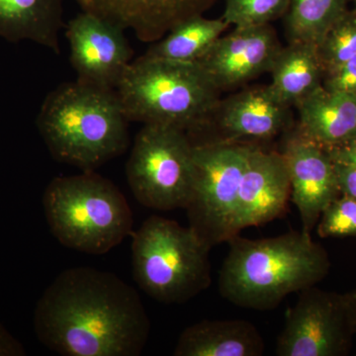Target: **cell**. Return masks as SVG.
Listing matches in <instances>:
<instances>
[{
	"mask_svg": "<svg viewBox=\"0 0 356 356\" xmlns=\"http://www.w3.org/2000/svg\"><path fill=\"white\" fill-rule=\"evenodd\" d=\"M37 337L64 356H138L151 321L139 293L108 271L72 267L58 274L37 304Z\"/></svg>",
	"mask_w": 356,
	"mask_h": 356,
	"instance_id": "6da1fadb",
	"label": "cell"
},
{
	"mask_svg": "<svg viewBox=\"0 0 356 356\" xmlns=\"http://www.w3.org/2000/svg\"><path fill=\"white\" fill-rule=\"evenodd\" d=\"M219 273V291L235 306L268 311L288 295L315 286L327 275L329 255L304 231L273 238L229 241Z\"/></svg>",
	"mask_w": 356,
	"mask_h": 356,
	"instance_id": "7a4b0ae2",
	"label": "cell"
},
{
	"mask_svg": "<svg viewBox=\"0 0 356 356\" xmlns=\"http://www.w3.org/2000/svg\"><path fill=\"white\" fill-rule=\"evenodd\" d=\"M53 158L91 172L125 153L129 120L116 90L76 81L47 96L37 118Z\"/></svg>",
	"mask_w": 356,
	"mask_h": 356,
	"instance_id": "3957f363",
	"label": "cell"
},
{
	"mask_svg": "<svg viewBox=\"0 0 356 356\" xmlns=\"http://www.w3.org/2000/svg\"><path fill=\"white\" fill-rule=\"evenodd\" d=\"M115 90L129 122L187 134L205 127L220 103L219 89L197 62L145 55L132 60Z\"/></svg>",
	"mask_w": 356,
	"mask_h": 356,
	"instance_id": "277c9868",
	"label": "cell"
},
{
	"mask_svg": "<svg viewBox=\"0 0 356 356\" xmlns=\"http://www.w3.org/2000/svg\"><path fill=\"white\" fill-rule=\"evenodd\" d=\"M51 234L70 250L104 254L133 233V213L120 189L95 172L54 178L43 196Z\"/></svg>",
	"mask_w": 356,
	"mask_h": 356,
	"instance_id": "5b68a950",
	"label": "cell"
},
{
	"mask_svg": "<svg viewBox=\"0 0 356 356\" xmlns=\"http://www.w3.org/2000/svg\"><path fill=\"white\" fill-rule=\"evenodd\" d=\"M212 247L189 227L161 216L133 234V277L147 296L182 304L210 286Z\"/></svg>",
	"mask_w": 356,
	"mask_h": 356,
	"instance_id": "8992f818",
	"label": "cell"
},
{
	"mask_svg": "<svg viewBox=\"0 0 356 356\" xmlns=\"http://www.w3.org/2000/svg\"><path fill=\"white\" fill-rule=\"evenodd\" d=\"M138 202L151 209H186L195 184L193 144L188 134L163 125H144L126 165Z\"/></svg>",
	"mask_w": 356,
	"mask_h": 356,
	"instance_id": "52a82bcc",
	"label": "cell"
},
{
	"mask_svg": "<svg viewBox=\"0 0 356 356\" xmlns=\"http://www.w3.org/2000/svg\"><path fill=\"white\" fill-rule=\"evenodd\" d=\"M192 144L195 184L185 210L189 226L213 248L238 235V192L254 145L221 140Z\"/></svg>",
	"mask_w": 356,
	"mask_h": 356,
	"instance_id": "ba28073f",
	"label": "cell"
},
{
	"mask_svg": "<svg viewBox=\"0 0 356 356\" xmlns=\"http://www.w3.org/2000/svg\"><path fill=\"white\" fill-rule=\"evenodd\" d=\"M276 341L278 356H344L355 337L343 294L315 286L299 292Z\"/></svg>",
	"mask_w": 356,
	"mask_h": 356,
	"instance_id": "9c48e42d",
	"label": "cell"
},
{
	"mask_svg": "<svg viewBox=\"0 0 356 356\" xmlns=\"http://www.w3.org/2000/svg\"><path fill=\"white\" fill-rule=\"evenodd\" d=\"M126 30L95 14H77L65 25L70 60L77 81L115 90L129 65L133 51Z\"/></svg>",
	"mask_w": 356,
	"mask_h": 356,
	"instance_id": "30bf717a",
	"label": "cell"
},
{
	"mask_svg": "<svg viewBox=\"0 0 356 356\" xmlns=\"http://www.w3.org/2000/svg\"><path fill=\"white\" fill-rule=\"evenodd\" d=\"M280 154L286 163L302 231L311 234L325 208L341 195L334 161L325 147L298 128L288 134Z\"/></svg>",
	"mask_w": 356,
	"mask_h": 356,
	"instance_id": "8fae6325",
	"label": "cell"
},
{
	"mask_svg": "<svg viewBox=\"0 0 356 356\" xmlns=\"http://www.w3.org/2000/svg\"><path fill=\"white\" fill-rule=\"evenodd\" d=\"M281 48L269 24L236 27L220 37L197 63L220 91L226 90L270 72Z\"/></svg>",
	"mask_w": 356,
	"mask_h": 356,
	"instance_id": "7c38bea8",
	"label": "cell"
},
{
	"mask_svg": "<svg viewBox=\"0 0 356 356\" xmlns=\"http://www.w3.org/2000/svg\"><path fill=\"white\" fill-rule=\"evenodd\" d=\"M290 196L291 186L282 154L254 146L238 192L236 232L277 219L286 210Z\"/></svg>",
	"mask_w": 356,
	"mask_h": 356,
	"instance_id": "4fadbf2b",
	"label": "cell"
},
{
	"mask_svg": "<svg viewBox=\"0 0 356 356\" xmlns=\"http://www.w3.org/2000/svg\"><path fill=\"white\" fill-rule=\"evenodd\" d=\"M218 0H76L81 11L131 30L145 43H156L182 21L203 15Z\"/></svg>",
	"mask_w": 356,
	"mask_h": 356,
	"instance_id": "5bb4252c",
	"label": "cell"
},
{
	"mask_svg": "<svg viewBox=\"0 0 356 356\" xmlns=\"http://www.w3.org/2000/svg\"><path fill=\"white\" fill-rule=\"evenodd\" d=\"M215 113L221 140L264 142L291 129L290 106L281 102L269 86L231 96L222 104L219 103Z\"/></svg>",
	"mask_w": 356,
	"mask_h": 356,
	"instance_id": "9a60e30c",
	"label": "cell"
},
{
	"mask_svg": "<svg viewBox=\"0 0 356 356\" xmlns=\"http://www.w3.org/2000/svg\"><path fill=\"white\" fill-rule=\"evenodd\" d=\"M261 332L245 320H204L186 327L173 350L175 356H261Z\"/></svg>",
	"mask_w": 356,
	"mask_h": 356,
	"instance_id": "2e32d148",
	"label": "cell"
},
{
	"mask_svg": "<svg viewBox=\"0 0 356 356\" xmlns=\"http://www.w3.org/2000/svg\"><path fill=\"white\" fill-rule=\"evenodd\" d=\"M298 129L325 149L356 136V96L327 90L324 86L297 105Z\"/></svg>",
	"mask_w": 356,
	"mask_h": 356,
	"instance_id": "e0dca14e",
	"label": "cell"
},
{
	"mask_svg": "<svg viewBox=\"0 0 356 356\" xmlns=\"http://www.w3.org/2000/svg\"><path fill=\"white\" fill-rule=\"evenodd\" d=\"M64 0H0V37L17 43L30 40L60 54Z\"/></svg>",
	"mask_w": 356,
	"mask_h": 356,
	"instance_id": "ac0fdd59",
	"label": "cell"
},
{
	"mask_svg": "<svg viewBox=\"0 0 356 356\" xmlns=\"http://www.w3.org/2000/svg\"><path fill=\"white\" fill-rule=\"evenodd\" d=\"M269 74L273 76L269 86L281 102L291 107L323 86L325 70L315 43L293 41L281 48Z\"/></svg>",
	"mask_w": 356,
	"mask_h": 356,
	"instance_id": "d6986e66",
	"label": "cell"
},
{
	"mask_svg": "<svg viewBox=\"0 0 356 356\" xmlns=\"http://www.w3.org/2000/svg\"><path fill=\"white\" fill-rule=\"evenodd\" d=\"M228 27L222 18L194 16L175 26L144 55L172 62L196 63Z\"/></svg>",
	"mask_w": 356,
	"mask_h": 356,
	"instance_id": "ffe728a7",
	"label": "cell"
},
{
	"mask_svg": "<svg viewBox=\"0 0 356 356\" xmlns=\"http://www.w3.org/2000/svg\"><path fill=\"white\" fill-rule=\"evenodd\" d=\"M348 0H291L285 14L290 42L317 44L325 33L343 15Z\"/></svg>",
	"mask_w": 356,
	"mask_h": 356,
	"instance_id": "44dd1931",
	"label": "cell"
},
{
	"mask_svg": "<svg viewBox=\"0 0 356 356\" xmlns=\"http://www.w3.org/2000/svg\"><path fill=\"white\" fill-rule=\"evenodd\" d=\"M325 72L356 56V13L346 11L316 44Z\"/></svg>",
	"mask_w": 356,
	"mask_h": 356,
	"instance_id": "7402d4cb",
	"label": "cell"
},
{
	"mask_svg": "<svg viewBox=\"0 0 356 356\" xmlns=\"http://www.w3.org/2000/svg\"><path fill=\"white\" fill-rule=\"evenodd\" d=\"M291 0H226L222 19L235 27L268 25L283 17Z\"/></svg>",
	"mask_w": 356,
	"mask_h": 356,
	"instance_id": "603a6c76",
	"label": "cell"
},
{
	"mask_svg": "<svg viewBox=\"0 0 356 356\" xmlns=\"http://www.w3.org/2000/svg\"><path fill=\"white\" fill-rule=\"evenodd\" d=\"M317 226L323 238L356 236V198L341 194L325 208Z\"/></svg>",
	"mask_w": 356,
	"mask_h": 356,
	"instance_id": "cb8c5ba5",
	"label": "cell"
},
{
	"mask_svg": "<svg viewBox=\"0 0 356 356\" xmlns=\"http://www.w3.org/2000/svg\"><path fill=\"white\" fill-rule=\"evenodd\" d=\"M323 86L327 90L356 96V56L336 69L325 72Z\"/></svg>",
	"mask_w": 356,
	"mask_h": 356,
	"instance_id": "d4e9b609",
	"label": "cell"
},
{
	"mask_svg": "<svg viewBox=\"0 0 356 356\" xmlns=\"http://www.w3.org/2000/svg\"><path fill=\"white\" fill-rule=\"evenodd\" d=\"M334 163L341 194L356 198V165Z\"/></svg>",
	"mask_w": 356,
	"mask_h": 356,
	"instance_id": "484cf974",
	"label": "cell"
},
{
	"mask_svg": "<svg viewBox=\"0 0 356 356\" xmlns=\"http://www.w3.org/2000/svg\"><path fill=\"white\" fill-rule=\"evenodd\" d=\"M327 152L334 163L356 165V136L339 146L327 149Z\"/></svg>",
	"mask_w": 356,
	"mask_h": 356,
	"instance_id": "4316f807",
	"label": "cell"
},
{
	"mask_svg": "<svg viewBox=\"0 0 356 356\" xmlns=\"http://www.w3.org/2000/svg\"><path fill=\"white\" fill-rule=\"evenodd\" d=\"M25 350L20 343L0 325V355H24Z\"/></svg>",
	"mask_w": 356,
	"mask_h": 356,
	"instance_id": "83f0119b",
	"label": "cell"
},
{
	"mask_svg": "<svg viewBox=\"0 0 356 356\" xmlns=\"http://www.w3.org/2000/svg\"><path fill=\"white\" fill-rule=\"evenodd\" d=\"M346 300V308H348V316L353 327L355 336H356V289L343 294Z\"/></svg>",
	"mask_w": 356,
	"mask_h": 356,
	"instance_id": "f1b7e54d",
	"label": "cell"
},
{
	"mask_svg": "<svg viewBox=\"0 0 356 356\" xmlns=\"http://www.w3.org/2000/svg\"><path fill=\"white\" fill-rule=\"evenodd\" d=\"M353 3H355V11L356 13V0H353Z\"/></svg>",
	"mask_w": 356,
	"mask_h": 356,
	"instance_id": "f546056e",
	"label": "cell"
}]
</instances>
